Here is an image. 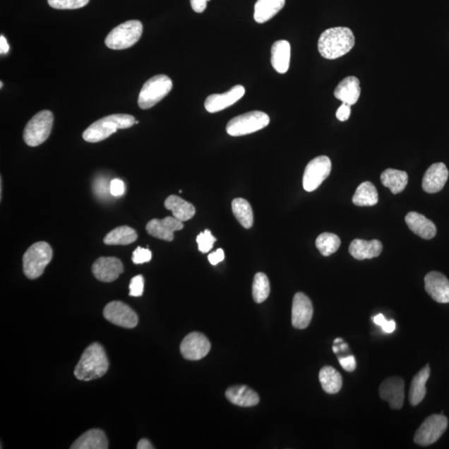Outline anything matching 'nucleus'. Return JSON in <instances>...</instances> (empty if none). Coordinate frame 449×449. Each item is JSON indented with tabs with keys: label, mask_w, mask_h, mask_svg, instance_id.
I'll return each mask as SVG.
<instances>
[{
	"label": "nucleus",
	"mask_w": 449,
	"mask_h": 449,
	"mask_svg": "<svg viewBox=\"0 0 449 449\" xmlns=\"http://www.w3.org/2000/svg\"><path fill=\"white\" fill-rule=\"evenodd\" d=\"M270 292V287L268 277L264 273H257L255 275L253 285H252V294L254 301L261 304L268 298Z\"/></svg>",
	"instance_id": "nucleus-35"
},
{
	"label": "nucleus",
	"mask_w": 449,
	"mask_h": 449,
	"mask_svg": "<svg viewBox=\"0 0 449 449\" xmlns=\"http://www.w3.org/2000/svg\"><path fill=\"white\" fill-rule=\"evenodd\" d=\"M138 449H152L154 448L152 443L146 438H143L138 443Z\"/></svg>",
	"instance_id": "nucleus-48"
},
{
	"label": "nucleus",
	"mask_w": 449,
	"mask_h": 449,
	"mask_svg": "<svg viewBox=\"0 0 449 449\" xmlns=\"http://www.w3.org/2000/svg\"><path fill=\"white\" fill-rule=\"evenodd\" d=\"M340 366L347 372H353L357 369V360L354 355H349L347 357H340L338 359Z\"/></svg>",
	"instance_id": "nucleus-42"
},
{
	"label": "nucleus",
	"mask_w": 449,
	"mask_h": 449,
	"mask_svg": "<svg viewBox=\"0 0 449 449\" xmlns=\"http://www.w3.org/2000/svg\"><path fill=\"white\" fill-rule=\"evenodd\" d=\"M109 441L102 430L93 429L88 430L73 443L72 449H107Z\"/></svg>",
	"instance_id": "nucleus-23"
},
{
	"label": "nucleus",
	"mask_w": 449,
	"mask_h": 449,
	"mask_svg": "<svg viewBox=\"0 0 449 449\" xmlns=\"http://www.w3.org/2000/svg\"><path fill=\"white\" fill-rule=\"evenodd\" d=\"M136 124L133 116L128 114H112L104 116L90 126L83 133L88 143H100L109 138L119 129H127Z\"/></svg>",
	"instance_id": "nucleus-3"
},
{
	"label": "nucleus",
	"mask_w": 449,
	"mask_h": 449,
	"mask_svg": "<svg viewBox=\"0 0 449 449\" xmlns=\"http://www.w3.org/2000/svg\"><path fill=\"white\" fill-rule=\"evenodd\" d=\"M184 222L174 217H167L162 220L152 219L146 227L149 235L157 238V239L172 241L174 239V232L184 229Z\"/></svg>",
	"instance_id": "nucleus-15"
},
{
	"label": "nucleus",
	"mask_w": 449,
	"mask_h": 449,
	"mask_svg": "<svg viewBox=\"0 0 449 449\" xmlns=\"http://www.w3.org/2000/svg\"><path fill=\"white\" fill-rule=\"evenodd\" d=\"M90 0H48L50 7L56 9H77L86 6Z\"/></svg>",
	"instance_id": "nucleus-36"
},
{
	"label": "nucleus",
	"mask_w": 449,
	"mask_h": 449,
	"mask_svg": "<svg viewBox=\"0 0 449 449\" xmlns=\"http://www.w3.org/2000/svg\"><path fill=\"white\" fill-rule=\"evenodd\" d=\"M354 43L353 32L349 28H331L322 32L318 41V49L323 58L336 59L348 54Z\"/></svg>",
	"instance_id": "nucleus-1"
},
{
	"label": "nucleus",
	"mask_w": 449,
	"mask_h": 449,
	"mask_svg": "<svg viewBox=\"0 0 449 449\" xmlns=\"http://www.w3.org/2000/svg\"><path fill=\"white\" fill-rule=\"evenodd\" d=\"M9 50V45L8 42L3 35L0 36V53L1 54H6Z\"/></svg>",
	"instance_id": "nucleus-47"
},
{
	"label": "nucleus",
	"mask_w": 449,
	"mask_h": 449,
	"mask_svg": "<svg viewBox=\"0 0 449 449\" xmlns=\"http://www.w3.org/2000/svg\"><path fill=\"white\" fill-rule=\"evenodd\" d=\"M129 296L140 297L143 296L144 291V278L142 275H136L129 285Z\"/></svg>",
	"instance_id": "nucleus-38"
},
{
	"label": "nucleus",
	"mask_w": 449,
	"mask_h": 449,
	"mask_svg": "<svg viewBox=\"0 0 449 449\" xmlns=\"http://www.w3.org/2000/svg\"><path fill=\"white\" fill-rule=\"evenodd\" d=\"M340 349L339 346H336V345L333 346V352H334L335 354L338 353V352H340Z\"/></svg>",
	"instance_id": "nucleus-50"
},
{
	"label": "nucleus",
	"mask_w": 449,
	"mask_h": 449,
	"mask_svg": "<svg viewBox=\"0 0 449 449\" xmlns=\"http://www.w3.org/2000/svg\"><path fill=\"white\" fill-rule=\"evenodd\" d=\"M124 193L125 184L123 181L115 179L110 181V193L112 196H121Z\"/></svg>",
	"instance_id": "nucleus-41"
},
{
	"label": "nucleus",
	"mask_w": 449,
	"mask_h": 449,
	"mask_svg": "<svg viewBox=\"0 0 449 449\" xmlns=\"http://www.w3.org/2000/svg\"><path fill=\"white\" fill-rule=\"evenodd\" d=\"M341 241L340 237L335 234L325 232L317 237L316 246L321 254L324 256H329L335 253L339 250Z\"/></svg>",
	"instance_id": "nucleus-34"
},
{
	"label": "nucleus",
	"mask_w": 449,
	"mask_h": 449,
	"mask_svg": "<svg viewBox=\"0 0 449 449\" xmlns=\"http://www.w3.org/2000/svg\"><path fill=\"white\" fill-rule=\"evenodd\" d=\"M165 208L171 210L173 217L182 222L193 218L196 213L193 204L175 195L168 196L165 200Z\"/></svg>",
	"instance_id": "nucleus-27"
},
{
	"label": "nucleus",
	"mask_w": 449,
	"mask_h": 449,
	"mask_svg": "<svg viewBox=\"0 0 449 449\" xmlns=\"http://www.w3.org/2000/svg\"><path fill=\"white\" fill-rule=\"evenodd\" d=\"M138 239V234L134 229L128 226L119 227L107 234L104 242L109 246H127Z\"/></svg>",
	"instance_id": "nucleus-32"
},
{
	"label": "nucleus",
	"mask_w": 449,
	"mask_h": 449,
	"mask_svg": "<svg viewBox=\"0 0 449 449\" xmlns=\"http://www.w3.org/2000/svg\"><path fill=\"white\" fill-rule=\"evenodd\" d=\"M226 397L232 404L241 407H252L258 405L260 397L257 393L246 385L229 388Z\"/></svg>",
	"instance_id": "nucleus-24"
},
{
	"label": "nucleus",
	"mask_w": 449,
	"mask_h": 449,
	"mask_svg": "<svg viewBox=\"0 0 449 449\" xmlns=\"http://www.w3.org/2000/svg\"><path fill=\"white\" fill-rule=\"evenodd\" d=\"M405 222L412 232L424 240H431L436 236V226L422 214L411 212L407 214Z\"/></svg>",
	"instance_id": "nucleus-20"
},
{
	"label": "nucleus",
	"mask_w": 449,
	"mask_h": 449,
	"mask_svg": "<svg viewBox=\"0 0 449 449\" xmlns=\"http://www.w3.org/2000/svg\"><path fill=\"white\" fill-rule=\"evenodd\" d=\"M342 342H343V340H342V339H340V338L336 339V340L334 341L335 345H336V344H339V343H342Z\"/></svg>",
	"instance_id": "nucleus-51"
},
{
	"label": "nucleus",
	"mask_w": 449,
	"mask_h": 449,
	"mask_svg": "<svg viewBox=\"0 0 449 449\" xmlns=\"http://www.w3.org/2000/svg\"><path fill=\"white\" fill-rule=\"evenodd\" d=\"M312 302L306 294L298 292L294 294L292 304V322L294 328L304 330L311 324L313 317Z\"/></svg>",
	"instance_id": "nucleus-14"
},
{
	"label": "nucleus",
	"mask_w": 449,
	"mask_h": 449,
	"mask_svg": "<svg viewBox=\"0 0 449 449\" xmlns=\"http://www.w3.org/2000/svg\"><path fill=\"white\" fill-rule=\"evenodd\" d=\"M132 260L136 265L147 263L152 260V251L147 248L138 247L133 251Z\"/></svg>",
	"instance_id": "nucleus-39"
},
{
	"label": "nucleus",
	"mask_w": 449,
	"mask_h": 449,
	"mask_svg": "<svg viewBox=\"0 0 449 449\" xmlns=\"http://www.w3.org/2000/svg\"><path fill=\"white\" fill-rule=\"evenodd\" d=\"M54 124L52 112L43 110L37 112L27 124L23 131V140L30 147L40 146L49 137Z\"/></svg>",
	"instance_id": "nucleus-7"
},
{
	"label": "nucleus",
	"mask_w": 449,
	"mask_h": 449,
	"mask_svg": "<svg viewBox=\"0 0 449 449\" xmlns=\"http://www.w3.org/2000/svg\"><path fill=\"white\" fill-rule=\"evenodd\" d=\"M232 208L234 216L243 227L250 229L253 226V212H252L250 203L246 200L243 198L234 199Z\"/></svg>",
	"instance_id": "nucleus-33"
},
{
	"label": "nucleus",
	"mask_w": 449,
	"mask_h": 449,
	"mask_svg": "<svg viewBox=\"0 0 449 449\" xmlns=\"http://www.w3.org/2000/svg\"><path fill=\"white\" fill-rule=\"evenodd\" d=\"M172 88V81L166 75H157L144 83L138 97L140 109L146 110L162 101Z\"/></svg>",
	"instance_id": "nucleus-6"
},
{
	"label": "nucleus",
	"mask_w": 449,
	"mask_h": 449,
	"mask_svg": "<svg viewBox=\"0 0 449 449\" xmlns=\"http://www.w3.org/2000/svg\"><path fill=\"white\" fill-rule=\"evenodd\" d=\"M383 245L380 241L355 239L350 243L349 251L354 259L363 261L372 259L381 254Z\"/></svg>",
	"instance_id": "nucleus-21"
},
{
	"label": "nucleus",
	"mask_w": 449,
	"mask_h": 449,
	"mask_svg": "<svg viewBox=\"0 0 449 449\" xmlns=\"http://www.w3.org/2000/svg\"><path fill=\"white\" fill-rule=\"evenodd\" d=\"M448 424V419L443 414L429 416L416 431L414 443L420 446L431 445L445 433Z\"/></svg>",
	"instance_id": "nucleus-9"
},
{
	"label": "nucleus",
	"mask_w": 449,
	"mask_h": 449,
	"mask_svg": "<svg viewBox=\"0 0 449 449\" xmlns=\"http://www.w3.org/2000/svg\"><path fill=\"white\" fill-rule=\"evenodd\" d=\"M350 105L344 104L341 105L338 110L336 112V118L340 121H345L349 119L350 114H352V109Z\"/></svg>",
	"instance_id": "nucleus-44"
},
{
	"label": "nucleus",
	"mask_w": 449,
	"mask_h": 449,
	"mask_svg": "<svg viewBox=\"0 0 449 449\" xmlns=\"http://www.w3.org/2000/svg\"><path fill=\"white\" fill-rule=\"evenodd\" d=\"M320 382L323 390L327 394L335 395L339 393L343 385L341 374L332 366H325L319 373Z\"/></svg>",
	"instance_id": "nucleus-30"
},
{
	"label": "nucleus",
	"mask_w": 449,
	"mask_h": 449,
	"mask_svg": "<svg viewBox=\"0 0 449 449\" xmlns=\"http://www.w3.org/2000/svg\"><path fill=\"white\" fill-rule=\"evenodd\" d=\"M109 367V359L100 344L93 343L84 350L74 369L79 381H90L104 376Z\"/></svg>",
	"instance_id": "nucleus-2"
},
{
	"label": "nucleus",
	"mask_w": 449,
	"mask_h": 449,
	"mask_svg": "<svg viewBox=\"0 0 449 449\" xmlns=\"http://www.w3.org/2000/svg\"><path fill=\"white\" fill-rule=\"evenodd\" d=\"M430 367L425 366L412 380L409 389V403L412 406H417L426 395V383L429 378Z\"/></svg>",
	"instance_id": "nucleus-26"
},
{
	"label": "nucleus",
	"mask_w": 449,
	"mask_h": 449,
	"mask_svg": "<svg viewBox=\"0 0 449 449\" xmlns=\"http://www.w3.org/2000/svg\"><path fill=\"white\" fill-rule=\"evenodd\" d=\"M210 0H191V6L196 13H203L207 8Z\"/></svg>",
	"instance_id": "nucleus-46"
},
{
	"label": "nucleus",
	"mask_w": 449,
	"mask_h": 449,
	"mask_svg": "<svg viewBox=\"0 0 449 449\" xmlns=\"http://www.w3.org/2000/svg\"><path fill=\"white\" fill-rule=\"evenodd\" d=\"M291 61V44L287 40H279L271 48V64L275 71L285 73Z\"/></svg>",
	"instance_id": "nucleus-25"
},
{
	"label": "nucleus",
	"mask_w": 449,
	"mask_h": 449,
	"mask_svg": "<svg viewBox=\"0 0 449 449\" xmlns=\"http://www.w3.org/2000/svg\"><path fill=\"white\" fill-rule=\"evenodd\" d=\"M381 180L382 184L390 188L393 194H399L408 184L409 176L406 172L390 168L382 172Z\"/></svg>",
	"instance_id": "nucleus-29"
},
{
	"label": "nucleus",
	"mask_w": 449,
	"mask_h": 449,
	"mask_svg": "<svg viewBox=\"0 0 449 449\" xmlns=\"http://www.w3.org/2000/svg\"><path fill=\"white\" fill-rule=\"evenodd\" d=\"M373 321L377 325L381 326L383 330L387 334L392 333L396 328L395 322L394 321H388L382 314L374 316Z\"/></svg>",
	"instance_id": "nucleus-40"
},
{
	"label": "nucleus",
	"mask_w": 449,
	"mask_h": 449,
	"mask_svg": "<svg viewBox=\"0 0 449 449\" xmlns=\"http://www.w3.org/2000/svg\"><path fill=\"white\" fill-rule=\"evenodd\" d=\"M380 396L390 404V408L400 409L405 401V381L400 377H390L381 383Z\"/></svg>",
	"instance_id": "nucleus-13"
},
{
	"label": "nucleus",
	"mask_w": 449,
	"mask_h": 449,
	"mask_svg": "<svg viewBox=\"0 0 449 449\" xmlns=\"http://www.w3.org/2000/svg\"><path fill=\"white\" fill-rule=\"evenodd\" d=\"M224 259V253L222 249H218L208 256V261L212 265H217Z\"/></svg>",
	"instance_id": "nucleus-45"
},
{
	"label": "nucleus",
	"mask_w": 449,
	"mask_h": 449,
	"mask_svg": "<svg viewBox=\"0 0 449 449\" xmlns=\"http://www.w3.org/2000/svg\"><path fill=\"white\" fill-rule=\"evenodd\" d=\"M124 265L116 257H100L92 265V271L102 282H112L124 273Z\"/></svg>",
	"instance_id": "nucleus-16"
},
{
	"label": "nucleus",
	"mask_w": 449,
	"mask_h": 449,
	"mask_svg": "<svg viewBox=\"0 0 449 449\" xmlns=\"http://www.w3.org/2000/svg\"><path fill=\"white\" fill-rule=\"evenodd\" d=\"M448 170L443 162L434 163L424 176L422 186L425 193L433 194L443 190L448 179Z\"/></svg>",
	"instance_id": "nucleus-19"
},
{
	"label": "nucleus",
	"mask_w": 449,
	"mask_h": 449,
	"mask_svg": "<svg viewBox=\"0 0 449 449\" xmlns=\"http://www.w3.org/2000/svg\"><path fill=\"white\" fill-rule=\"evenodd\" d=\"M143 31V23L138 20H129L116 27L105 40L107 48L121 50L137 44Z\"/></svg>",
	"instance_id": "nucleus-5"
},
{
	"label": "nucleus",
	"mask_w": 449,
	"mask_h": 449,
	"mask_svg": "<svg viewBox=\"0 0 449 449\" xmlns=\"http://www.w3.org/2000/svg\"><path fill=\"white\" fill-rule=\"evenodd\" d=\"M246 90L242 85L234 86L222 95H210L205 102V107L210 114L227 109L245 95Z\"/></svg>",
	"instance_id": "nucleus-18"
},
{
	"label": "nucleus",
	"mask_w": 449,
	"mask_h": 449,
	"mask_svg": "<svg viewBox=\"0 0 449 449\" xmlns=\"http://www.w3.org/2000/svg\"><path fill=\"white\" fill-rule=\"evenodd\" d=\"M425 291L433 301L441 303H449V280L441 273L431 271L424 278Z\"/></svg>",
	"instance_id": "nucleus-17"
},
{
	"label": "nucleus",
	"mask_w": 449,
	"mask_h": 449,
	"mask_svg": "<svg viewBox=\"0 0 449 449\" xmlns=\"http://www.w3.org/2000/svg\"><path fill=\"white\" fill-rule=\"evenodd\" d=\"M353 203L358 207H373L378 203L376 187L371 181H364L358 186L353 196Z\"/></svg>",
	"instance_id": "nucleus-31"
},
{
	"label": "nucleus",
	"mask_w": 449,
	"mask_h": 449,
	"mask_svg": "<svg viewBox=\"0 0 449 449\" xmlns=\"http://www.w3.org/2000/svg\"><path fill=\"white\" fill-rule=\"evenodd\" d=\"M332 163L326 156L317 157L306 167L303 176V187L308 193L314 191L330 174Z\"/></svg>",
	"instance_id": "nucleus-10"
},
{
	"label": "nucleus",
	"mask_w": 449,
	"mask_h": 449,
	"mask_svg": "<svg viewBox=\"0 0 449 449\" xmlns=\"http://www.w3.org/2000/svg\"><path fill=\"white\" fill-rule=\"evenodd\" d=\"M270 116L264 112L252 111L235 116L227 126V132L232 137H240L268 127Z\"/></svg>",
	"instance_id": "nucleus-8"
},
{
	"label": "nucleus",
	"mask_w": 449,
	"mask_h": 449,
	"mask_svg": "<svg viewBox=\"0 0 449 449\" xmlns=\"http://www.w3.org/2000/svg\"><path fill=\"white\" fill-rule=\"evenodd\" d=\"M0 87H1V88H3V83H0Z\"/></svg>",
	"instance_id": "nucleus-52"
},
{
	"label": "nucleus",
	"mask_w": 449,
	"mask_h": 449,
	"mask_svg": "<svg viewBox=\"0 0 449 449\" xmlns=\"http://www.w3.org/2000/svg\"><path fill=\"white\" fill-rule=\"evenodd\" d=\"M285 4V0H257L254 12L256 22L264 23L269 21L282 11Z\"/></svg>",
	"instance_id": "nucleus-28"
},
{
	"label": "nucleus",
	"mask_w": 449,
	"mask_h": 449,
	"mask_svg": "<svg viewBox=\"0 0 449 449\" xmlns=\"http://www.w3.org/2000/svg\"><path fill=\"white\" fill-rule=\"evenodd\" d=\"M107 188L110 189V184L107 186V182L106 179H97L95 181V191L96 195H97L98 198H104V196H107Z\"/></svg>",
	"instance_id": "nucleus-43"
},
{
	"label": "nucleus",
	"mask_w": 449,
	"mask_h": 449,
	"mask_svg": "<svg viewBox=\"0 0 449 449\" xmlns=\"http://www.w3.org/2000/svg\"><path fill=\"white\" fill-rule=\"evenodd\" d=\"M182 357L189 360H199L207 357L210 349L209 340L199 332L187 335L180 346Z\"/></svg>",
	"instance_id": "nucleus-12"
},
{
	"label": "nucleus",
	"mask_w": 449,
	"mask_h": 449,
	"mask_svg": "<svg viewBox=\"0 0 449 449\" xmlns=\"http://www.w3.org/2000/svg\"><path fill=\"white\" fill-rule=\"evenodd\" d=\"M52 258L53 250L48 243H35L23 256V273L30 280L40 277Z\"/></svg>",
	"instance_id": "nucleus-4"
},
{
	"label": "nucleus",
	"mask_w": 449,
	"mask_h": 449,
	"mask_svg": "<svg viewBox=\"0 0 449 449\" xmlns=\"http://www.w3.org/2000/svg\"><path fill=\"white\" fill-rule=\"evenodd\" d=\"M360 91L361 90H360L359 79L354 76H349L338 84L334 95L337 100L352 106L359 100Z\"/></svg>",
	"instance_id": "nucleus-22"
},
{
	"label": "nucleus",
	"mask_w": 449,
	"mask_h": 449,
	"mask_svg": "<svg viewBox=\"0 0 449 449\" xmlns=\"http://www.w3.org/2000/svg\"><path fill=\"white\" fill-rule=\"evenodd\" d=\"M216 237L212 236V232L205 230L204 232L200 233L196 237V242L198 244V249L203 253H208L212 249L214 243L216 242Z\"/></svg>",
	"instance_id": "nucleus-37"
},
{
	"label": "nucleus",
	"mask_w": 449,
	"mask_h": 449,
	"mask_svg": "<svg viewBox=\"0 0 449 449\" xmlns=\"http://www.w3.org/2000/svg\"><path fill=\"white\" fill-rule=\"evenodd\" d=\"M339 347L340 350H342V352H345V349H347L348 345L346 344H342V345H340Z\"/></svg>",
	"instance_id": "nucleus-49"
},
{
	"label": "nucleus",
	"mask_w": 449,
	"mask_h": 449,
	"mask_svg": "<svg viewBox=\"0 0 449 449\" xmlns=\"http://www.w3.org/2000/svg\"><path fill=\"white\" fill-rule=\"evenodd\" d=\"M104 316L112 324L133 329L138 324V316L132 308L121 301H112L105 306Z\"/></svg>",
	"instance_id": "nucleus-11"
}]
</instances>
